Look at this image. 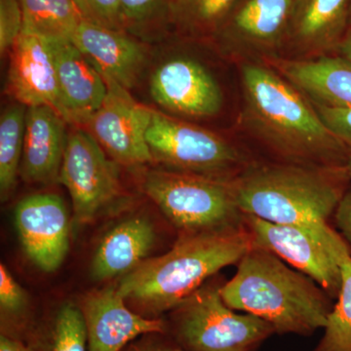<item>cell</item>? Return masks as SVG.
<instances>
[{
	"label": "cell",
	"instance_id": "1",
	"mask_svg": "<svg viewBox=\"0 0 351 351\" xmlns=\"http://www.w3.org/2000/svg\"><path fill=\"white\" fill-rule=\"evenodd\" d=\"M242 119L279 162L346 166L350 154L313 104L267 63L241 66Z\"/></svg>",
	"mask_w": 351,
	"mask_h": 351
},
{
	"label": "cell",
	"instance_id": "2",
	"mask_svg": "<svg viewBox=\"0 0 351 351\" xmlns=\"http://www.w3.org/2000/svg\"><path fill=\"white\" fill-rule=\"evenodd\" d=\"M252 247L246 226L178 235L169 251L119 278V294L136 313L158 319Z\"/></svg>",
	"mask_w": 351,
	"mask_h": 351
},
{
	"label": "cell",
	"instance_id": "3",
	"mask_svg": "<svg viewBox=\"0 0 351 351\" xmlns=\"http://www.w3.org/2000/svg\"><path fill=\"white\" fill-rule=\"evenodd\" d=\"M346 166L252 161L237 178V199L245 215L270 223L307 228L329 240L331 219L350 191Z\"/></svg>",
	"mask_w": 351,
	"mask_h": 351
},
{
	"label": "cell",
	"instance_id": "4",
	"mask_svg": "<svg viewBox=\"0 0 351 351\" xmlns=\"http://www.w3.org/2000/svg\"><path fill=\"white\" fill-rule=\"evenodd\" d=\"M221 287L230 308L267 321L276 334L313 336L326 327L334 300L313 279L252 245Z\"/></svg>",
	"mask_w": 351,
	"mask_h": 351
},
{
	"label": "cell",
	"instance_id": "5",
	"mask_svg": "<svg viewBox=\"0 0 351 351\" xmlns=\"http://www.w3.org/2000/svg\"><path fill=\"white\" fill-rule=\"evenodd\" d=\"M235 178L159 167L145 171L141 188L179 235L213 232L245 226Z\"/></svg>",
	"mask_w": 351,
	"mask_h": 351
},
{
	"label": "cell",
	"instance_id": "6",
	"mask_svg": "<svg viewBox=\"0 0 351 351\" xmlns=\"http://www.w3.org/2000/svg\"><path fill=\"white\" fill-rule=\"evenodd\" d=\"M217 276L166 314V332L186 351H257L274 328L230 308L221 295L226 281Z\"/></svg>",
	"mask_w": 351,
	"mask_h": 351
},
{
	"label": "cell",
	"instance_id": "7",
	"mask_svg": "<svg viewBox=\"0 0 351 351\" xmlns=\"http://www.w3.org/2000/svg\"><path fill=\"white\" fill-rule=\"evenodd\" d=\"M147 143L152 162L165 169L235 178L252 162L218 134L156 108H152Z\"/></svg>",
	"mask_w": 351,
	"mask_h": 351
},
{
	"label": "cell",
	"instance_id": "8",
	"mask_svg": "<svg viewBox=\"0 0 351 351\" xmlns=\"http://www.w3.org/2000/svg\"><path fill=\"white\" fill-rule=\"evenodd\" d=\"M69 126L58 182L68 189L76 223L86 225L123 195L120 165L108 156L86 129Z\"/></svg>",
	"mask_w": 351,
	"mask_h": 351
},
{
	"label": "cell",
	"instance_id": "9",
	"mask_svg": "<svg viewBox=\"0 0 351 351\" xmlns=\"http://www.w3.org/2000/svg\"><path fill=\"white\" fill-rule=\"evenodd\" d=\"M149 69V93L156 110L179 119H206L223 108L221 85L196 58L172 55L152 62Z\"/></svg>",
	"mask_w": 351,
	"mask_h": 351
},
{
	"label": "cell",
	"instance_id": "10",
	"mask_svg": "<svg viewBox=\"0 0 351 351\" xmlns=\"http://www.w3.org/2000/svg\"><path fill=\"white\" fill-rule=\"evenodd\" d=\"M108 92L101 108L82 126L120 166L138 168L152 163L147 143L152 108L138 103L130 91L103 75Z\"/></svg>",
	"mask_w": 351,
	"mask_h": 351
},
{
	"label": "cell",
	"instance_id": "11",
	"mask_svg": "<svg viewBox=\"0 0 351 351\" xmlns=\"http://www.w3.org/2000/svg\"><path fill=\"white\" fill-rule=\"evenodd\" d=\"M294 0H239L209 41L232 57H276L288 43Z\"/></svg>",
	"mask_w": 351,
	"mask_h": 351
},
{
	"label": "cell",
	"instance_id": "12",
	"mask_svg": "<svg viewBox=\"0 0 351 351\" xmlns=\"http://www.w3.org/2000/svg\"><path fill=\"white\" fill-rule=\"evenodd\" d=\"M245 226L250 233L252 245L271 252L311 277L332 300H337L341 274L332 249L336 228L329 240H324L302 226L270 223L251 215H245Z\"/></svg>",
	"mask_w": 351,
	"mask_h": 351
},
{
	"label": "cell",
	"instance_id": "13",
	"mask_svg": "<svg viewBox=\"0 0 351 351\" xmlns=\"http://www.w3.org/2000/svg\"><path fill=\"white\" fill-rule=\"evenodd\" d=\"M16 230L25 256L36 267L53 272L61 267L69 250V215L55 193L27 196L16 206Z\"/></svg>",
	"mask_w": 351,
	"mask_h": 351
},
{
	"label": "cell",
	"instance_id": "14",
	"mask_svg": "<svg viewBox=\"0 0 351 351\" xmlns=\"http://www.w3.org/2000/svg\"><path fill=\"white\" fill-rule=\"evenodd\" d=\"M84 316L88 351H122L151 332H166L163 318L149 319L132 311L117 284L89 293L80 304Z\"/></svg>",
	"mask_w": 351,
	"mask_h": 351
},
{
	"label": "cell",
	"instance_id": "15",
	"mask_svg": "<svg viewBox=\"0 0 351 351\" xmlns=\"http://www.w3.org/2000/svg\"><path fill=\"white\" fill-rule=\"evenodd\" d=\"M71 41L103 75L131 91L145 77L154 59V46L126 32L83 20Z\"/></svg>",
	"mask_w": 351,
	"mask_h": 351
},
{
	"label": "cell",
	"instance_id": "16",
	"mask_svg": "<svg viewBox=\"0 0 351 351\" xmlns=\"http://www.w3.org/2000/svg\"><path fill=\"white\" fill-rule=\"evenodd\" d=\"M8 55L6 93L27 108L49 106L63 117L48 39L23 32Z\"/></svg>",
	"mask_w": 351,
	"mask_h": 351
},
{
	"label": "cell",
	"instance_id": "17",
	"mask_svg": "<svg viewBox=\"0 0 351 351\" xmlns=\"http://www.w3.org/2000/svg\"><path fill=\"white\" fill-rule=\"evenodd\" d=\"M49 41L63 117L83 126L103 105L108 92L103 73L69 39Z\"/></svg>",
	"mask_w": 351,
	"mask_h": 351
},
{
	"label": "cell",
	"instance_id": "18",
	"mask_svg": "<svg viewBox=\"0 0 351 351\" xmlns=\"http://www.w3.org/2000/svg\"><path fill=\"white\" fill-rule=\"evenodd\" d=\"M69 123L49 106L27 108L20 177L31 184L59 181Z\"/></svg>",
	"mask_w": 351,
	"mask_h": 351
},
{
	"label": "cell",
	"instance_id": "19",
	"mask_svg": "<svg viewBox=\"0 0 351 351\" xmlns=\"http://www.w3.org/2000/svg\"><path fill=\"white\" fill-rule=\"evenodd\" d=\"M292 83L311 103L328 107L351 108V64L339 55L311 59L265 60Z\"/></svg>",
	"mask_w": 351,
	"mask_h": 351
},
{
	"label": "cell",
	"instance_id": "20",
	"mask_svg": "<svg viewBox=\"0 0 351 351\" xmlns=\"http://www.w3.org/2000/svg\"><path fill=\"white\" fill-rule=\"evenodd\" d=\"M351 0H294L288 43L299 52L326 55L350 29Z\"/></svg>",
	"mask_w": 351,
	"mask_h": 351
},
{
	"label": "cell",
	"instance_id": "21",
	"mask_svg": "<svg viewBox=\"0 0 351 351\" xmlns=\"http://www.w3.org/2000/svg\"><path fill=\"white\" fill-rule=\"evenodd\" d=\"M156 239V228L147 217L134 216L120 221L97 246L91 276L100 282L121 278L149 258Z\"/></svg>",
	"mask_w": 351,
	"mask_h": 351
},
{
	"label": "cell",
	"instance_id": "22",
	"mask_svg": "<svg viewBox=\"0 0 351 351\" xmlns=\"http://www.w3.org/2000/svg\"><path fill=\"white\" fill-rule=\"evenodd\" d=\"M25 341L36 351H88L86 324L80 304L62 302L43 319L36 320Z\"/></svg>",
	"mask_w": 351,
	"mask_h": 351
},
{
	"label": "cell",
	"instance_id": "23",
	"mask_svg": "<svg viewBox=\"0 0 351 351\" xmlns=\"http://www.w3.org/2000/svg\"><path fill=\"white\" fill-rule=\"evenodd\" d=\"M239 0H176L171 13V34L209 43Z\"/></svg>",
	"mask_w": 351,
	"mask_h": 351
},
{
	"label": "cell",
	"instance_id": "24",
	"mask_svg": "<svg viewBox=\"0 0 351 351\" xmlns=\"http://www.w3.org/2000/svg\"><path fill=\"white\" fill-rule=\"evenodd\" d=\"M332 249L341 269V290L324 335L313 351H351V255L338 232L335 233Z\"/></svg>",
	"mask_w": 351,
	"mask_h": 351
},
{
	"label": "cell",
	"instance_id": "25",
	"mask_svg": "<svg viewBox=\"0 0 351 351\" xmlns=\"http://www.w3.org/2000/svg\"><path fill=\"white\" fill-rule=\"evenodd\" d=\"M24 29L48 40H71L84 18L73 0H21Z\"/></svg>",
	"mask_w": 351,
	"mask_h": 351
},
{
	"label": "cell",
	"instance_id": "26",
	"mask_svg": "<svg viewBox=\"0 0 351 351\" xmlns=\"http://www.w3.org/2000/svg\"><path fill=\"white\" fill-rule=\"evenodd\" d=\"M27 108L14 101L0 115V195L6 201L12 195L20 176Z\"/></svg>",
	"mask_w": 351,
	"mask_h": 351
},
{
	"label": "cell",
	"instance_id": "27",
	"mask_svg": "<svg viewBox=\"0 0 351 351\" xmlns=\"http://www.w3.org/2000/svg\"><path fill=\"white\" fill-rule=\"evenodd\" d=\"M176 0H120L124 29L145 43L158 44L171 36Z\"/></svg>",
	"mask_w": 351,
	"mask_h": 351
},
{
	"label": "cell",
	"instance_id": "28",
	"mask_svg": "<svg viewBox=\"0 0 351 351\" xmlns=\"http://www.w3.org/2000/svg\"><path fill=\"white\" fill-rule=\"evenodd\" d=\"M73 2L88 22L114 31L125 32L120 0H73Z\"/></svg>",
	"mask_w": 351,
	"mask_h": 351
},
{
	"label": "cell",
	"instance_id": "29",
	"mask_svg": "<svg viewBox=\"0 0 351 351\" xmlns=\"http://www.w3.org/2000/svg\"><path fill=\"white\" fill-rule=\"evenodd\" d=\"M24 29L21 0H0V53L5 56Z\"/></svg>",
	"mask_w": 351,
	"mask_h": 351
},
{
	"label": "cell",
	"instance_id": "30",
	"mask_svg": "<svg viewBox=\"0 0 351 351\" xmlns=\"http://www.w3.org/2000/svg\"><path fill=\"white\" fill-rule=\"evenodd\" d=\"M313 106L321 119L343 143L351 156V108L328 107L318 104H313Z\"/></svg>",
	"mask_w": 351,
	"mask_h": 351
},
{
	"label": "cell",
	"instance_id": "31",
	"mask_svg": "<svg viewBox=\"0 0 351 351\" xmlns=\"http://www.w3.org/2000/svg\"><path fill=\"white\" fill-rule=\"evenodd\" d=\"M122 351H186L167 332H151L131 341Z\"/></svg>",
	"mask_w": 351,
	"mask_h": 351
},
{
	"label": "cell",
	"instance_id": "32",
	"mask_svg": "<svg viewBox=\"0 0 351 351\" xmlns=\"http://www.w3.org/2000/svg\"><path fill=\"white\" fill-rule=\"evenodd\" d=\"M337 232L345 240L351 255V191H348L339 203L334 216Z\"/></svg>",
	"mask_w": 351,
	"mask_h": 351
},
{
	"label": "cell",
	"instance_id": "33",
	"mask_svg": "<svg viewBox=\"0 0 351 351\" xmlns=\"http://www.w3.org/2000/svg\"><path fill=\"white\" fill-rule=\"evenodd\" d=\"M0 351H36L31 346L21 339L0 336Z\"/></svg>",
	"mask_w": 351,
	"mask_h": 351
},
{
	"label": "cell",
	"instance_id": "34",
	"mask_svg": "<svg viewBox=\"0 0 351 351\" xmlns=\"http://www.w3.org/2000/svg\"><path fill=\"white\" fill-rule=\"evenodd\" d=\"M339 56L343 57L346 61L351 64V29L346 32L345 38H343L341 43H339L336 51Z\"/></svg>",
	"mask_w": 351,
	"mask_h": 351
},
{
	"label": "cell",
	"instance_id": "35",
	"mask_svg": "<svg viewBox=\"0 0 351 351\" xmlns=\"http://www.w3.org/2000/svg\"><path fill=\"white\" fill-rule=\"evenodd\" d=\"M348 172H350V178H351V159L350 162L348 164Z\"/></svg>",
	"mask_w": 351,
	"mask_h": 351
},
{
	"label": "cell",
	"instance_id": "36",
	"mask_svg": "<svg viewBox=\"0 0 351 351\" xmlns=\"http://www.w3.org/2000/svg\"><path fill=\"white\" fill-rule=\"evenodd\" d=\"M350 29H351V13H350Z\"/></svg>",
	"mask_w": 351,
	"mask_h": 351
}]
</instances>
